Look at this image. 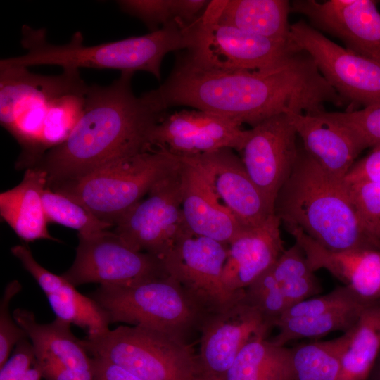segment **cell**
Returning <instances> with one entry per match:
<instances>
[{
  "label": "cell",
  "instance_id": "9a60e30c",
  "mask_svg": "<svg viewBox=\"0 0 380 380\" xmlns=\"http://www.w3.org/2000/svg\"><path fill=\"white\" fill-rule=\"evenodd\" d=\"M291 12L341 40L346 49L380 65V12L372 0H295Z\"/></svg>",
  "mask_w": 380,
  "mask_h": 380
},
{
  "label": "cell",
  "instance_id": "d590c367",
  "mask_svg": "<svg viewBox=\"0 0 380 380\" xmlns=\"http://www.w3.org/2000/svg\"><path fill=\"white\" fill-rule=\"evenodd\" d=\"M367 303H369L362 300L350 289L341 286L327 294L312 297L291 306L280 319L312 316Z\"/></svg>",
  "mask_w": 380,
  "mask_h": 380
},
{
  "label": "cell",
  "instance_id": "e0dca14e",
  "mask_svg": "<svg viewBox=\"0 0 380 380\" xmlns=\"http://www.w3.org/2000/svg\"><path fill=\"white\" fill-rule=\"evenodd\" d=\"M271 327L243 297L209 312L200 328L199 371L224 377L243 347L252 338L266 337Z\"/></svg>",
  "mask_w": 380,
  "mask_h": 380
},
{
  "label": "cell",
  "instance_id": "f6af8a7d",
  "mask_svg": "<svg viewBox=\"0 0 380 380\" xmlns=\"http://www.w3.org/2000/svg\"><path fill=\"white\" fill-rule=\"evenodd\" d=\"M366 380H380V352Z\"/></svg>",
  "mask_w": 380,
  "mask_h": 380
},
{
  "label": "cell",
  "instance_id": "e575fe53",
  "mask_svg": "<svg viewBox=\"0 0 380 380\" xmlns=\"http://www.w3.org/2000/svg\"><path fill=\"white\" fill-rule=\"evenodd\" d=\"M346 182L363 226L380 250V182Z\"/></svg>",
  "mask_w": 380,
  "mask_h": 380
},
{
  "label": "cell",
  "instance_id": "d6986e66",
  "mask_svg": "<svg viewBox=\"0 0 380 380\" xmlns=\"http://www.w3.org/2000/svg\"><path fill=\"white\" fill-rule=\"evenodd\" d=\"M286 229L303 251L313 272L327 270L365 302L380 299V250L332 251L297 227Z\"/></svg>",
  "mask_w": 380,
  "mask_h": 380
},
{
  "label": "cell",
  "instance_id": "7a4b0ae2",
  "mask_svg": "<svg viewBox=\"0 0 380 380\" xmlns=\"http://www.w3.org/2000/svg\"><path fill=\"white\" fill-rule=\"evenodd\" d=\"M133 72L108 86H89L83 115L68 139L46 152L37 167L49 187L80 178L114 160L153 148L151 138L166 114L151 91L133 93Z\"/></svg>",
  "mask_w": 380,
  "mask_h": 380
},
{
  "label": "cell",
  "instance_id": "30bf717a",
  "mask_svg": "<svg viewBox=\"0 0 380 380\" xmlns=\"http://www.w3.org/2000/svg\"><path fill=\"white\" fill-rule=\"evenodd\" d=\"M227 246L186 229L162 258L167 274L208 312L221 310L244 296V291L233 293L223 284Z\"/></svg>",
  "mask_w": 380,
  "mask_h": 380
},
{
  "label": "cell",
  "instance_id": "d4e9b609",
  "mask_svg": "<svg viewBox=\"0 0 380 380\" xmlns=\"http://www.w3.org/2000/svg\"><path fill=\"white\" fill-rule=\"evenodd\" d=\"M13 316L30 339L36 359L49 358L72 369L92 371V357L82 340L72 334L70 324L57 317L41 324L32 311L21 308L15 309Z\"/></svg>",
  "mask_w": 380,
  "mask_h": 380
},
{
  "label": "cell",
  "instance_id": "8d00e7d4",
  "mask_svg": "<svg viewBox=\"0 0 380 380\" xmlns=\"http://www.w3.org/2000/svg\"><path fill=\"white\" fill-rule=\"evenodd\" d=\"M327 114L349 128L367 148L380 146V103L360 110L327 111Z\"/></svg>",
  "mask_w": 380,
  "mask_h": 380
},
{
  "label": "cell",
  "instance_id": "277c9868",
  "mask_svg": "<svg viewBox=\"0 0 380 380\" xmlns=\"http://www.w3.org/2000/svg\"><path fill=\"white\" fill-rule=\"evenodd\" d=\"M44 29L28 25L22 27L21 44L26 53L3 58L1 65L30 67L40 65H58L63 69L91 68L115 69L121 72L146 71L158 80L163 58L171 51L189 49L192 46L191 27L171 21L158 30L145 35L84 46L81 32H75L63 45L46 40Z\"/></svg>",
  "mask_w": 380,
  "mask_h": 380
},
{
  "label": "cell",
  "instance_id": "1f68e13d",
  "mask_svg": "<svg viewBox=\"0 0 380 380\" xmlns=\"http://www.w3.org/2000/svg\"><path fill=\"white\" fill-rule=\"evenodd\" d=\"M42 200L49 223L76 229L80 235H90L113 227L112 224L99 219L77 198L67 193L46 186Z\"/></svg>",
  "mask_w": 380,
  "mask_h": 380
},
{
  "label": "cell",
  "instance_id": "7c38bea8",
  "mask_svg": "<svg viewBox=\"0 0 380 380\" xmlns=\"http://www.w3.org/2000/svg\"><path fill=\"white\" fill-rule=\"evenodd\" d=\"M181 204L182 163L121 217L113 231L132 249L162 259L188 229Z\"/></svg>",
  "mask_w": 380,
  "mask_h": 380
},
{
  "label": "cell",
  "instance_id": "836d02e7",
  "mask_svg": "<svg viewBox=\"0 0 380 380\" xmlns=\"http://www.w3.org/2000/svg\"><path fill=\"white\" fill-rule=\"evenodd\" d=\"M243 299L259 312L271 328L289 308L270 267L244 289Z\"/></svg>",
  "mask_w": 380,
  "mask_h": 380
},
{
  "label": "cell",
  "instance_id": "6da1fadb",
  "mask_svg": "<svg viewBox=\"0 0 380 380\" xmlns=\"http://www.w3.org/2000/svg\"><path fill=\"white\" fill-rule=\"evenodd\" d=\"M164 110L188 106L252 127L281 113H315L343 100L319 72L310 56L298 51L278 65L233 70L180 53L167 80L151 91Z\"/></svg>",
  "mask_w": 380,
  "mask_h": 380
},
{
  "label": "cell",
  "instance_id": "ab89813d",
  "mask_svg": "<svg viewBox=\"0 0 380 380\" xmlns=\"http://www.w3.org/2000/svg\"><path fill=\"white\" fill-rule=\"evenodd\" d=\"M34 350L27 338L15 346L12 356L0 367V380H41Z\"/></svg>",
  "mask_w": 380,
  "mask_h": 380
},
{
  "label": "cell",
  "instance_id": "5b68a950",
  "mask_svg": "<svg viewBox=\"0 0 380 380\" xmlns=\"http://www.w3.org/2000/svg\"><path fill=\"white\" fill-rule=\"evenodd\" d=\"M181 161L162 148L109 163L77 179L50 187L77 198L99 219L113 227Z\"/></svg>",
  "mask_w": 380,
  "mask_h": 380
},
{
  "label": "cell",
  "instance_id": "8fae6325",
  "mask_svg": "<svg viewBox=\"0 0 380 380\" xmlns=\"http://www.w3.org/2000/svg\"><path fill=\"white\" fill-rule=\"evenodd\" d=\"M192 46L186 50L210 65L255 70L274 67L300 51L291 40L281 42L221 23L203 12L191 25Z\"/></svg>",
  "mask_w": 380,
  "mask_h": 380
},
{
  "label": "cell",
  "instance_id": "bcb514c9",
  "mask_svg": "<svg viewBox=\"0 0 380 380\" xmlns=\"http://www.w3.org/2000/svg\"><path fill=\"white\" fill-rule=\"evenodd\" d=\"M194 380H224V379L198 371Z\"/></svg>",
  "mask_w": 380,
  "mask_h": 380
},
{
  "label": "cell",
  "instance_id": "5bb4252c",
  "mask_svg": "<svg viewBox=\"0 0 380 380\" xmlns=\"http://www.w3.org/2000/svg\"><path fill=\"white\" fill-rule=\"evenodd\" d=\"M177 156L200 172L219 201L244 228L258 226L274 213L233 149Z\"/></svg>",
  "mask_w": 380,
  "mask_h": 380
},
{
  "label": "cell",
  "instance_id": "9c48e42d",
  "mask_svg": "<svg viewBox=\"0 0 380 380\" xmlns=\"http://www.w3.org/2000/svg\"><path fill=\"white\" fill-rule=\"evenodd\" d=\"M290 39L310 56L350 110L380 103L379 63L334 43L303 20L290 25Z\"/></svg>",
  "mask_w": 380,
  "mask_h": 380
},
{
  "label": "cell",
  "instance_id": "ba28073f",
  "mask_svg": "<svg viewBox=\"0 0 380 380\" xmlns=\"http://www.w3.org/2000/svg\"><path fill=\"white\" fill-rule=\"evenodd\" d=\"M78 239L75 260L61 274L75 287L132 285L168 275L160 258L132 249L110 229Z\"/></svg>",
  "mask_w": 380,
  "mask_h": 380
},
{
  "label": "cell",
  "instance_id": "7bdbcfd3",
  "mask_svg": "<svg viewBox=\"0 0 380 380\" xmlns=\"http://www.w3.org/2000/svg\"><path fill=\"white\" fill-rule=\"evenodd\" d=\"M36 362L45 380H94L92 371L72 369L49 358L36 359Z\"/></svg>",
  "mask_w": 380,
  "mask_h": 380
},
{
  "label": "cell",
  "instance_id": "603a6c76",
  "mask_svg": "<svg viewBox=\"0 0 380 380\" xmlns=\"http://www.w3.org/2000/svg\"><path fill=\"white\" fill-rule=\"evenodd\" d=\"M46 186V172L32 167L27 168L19 184L0 194L1 218L26 242L39 239L59 242L47 228L42 200Z\"/></svg>",
  "mask_w": 380,
  "mask_h": 380
},
{
  "label": "cell",
  "instance_id": "d6a6232c",
  "mask_svg": "<svg viewBox=\"0 0 380 380\" xmlns=\"http://www.w3.org/2000/svg\"><path fill=\"white\" fill-rule=\"evenodd\" d=\"M87 89L61 95L50 102L41 137L42 156L65 142L71 134L83 115Z\"/></svg>",
  "mask_w": 380,
  "mask_h": 380
},
{
  "label": "cell",
  "instance_id": "2e32d148",
  "mask_svg": "<svg viewBox=\"0 0 380 380\" xmlns=\"http://www.w3.org/2000/svg\"><path fill=\"white\" fill-rule=\"evenodd\" d=\"M242 124L200 110L165 114L151 138L153 148L179 156H193L229 148L240 152L249 134Z\"/></svg>",
  "mask_w": 380,
  "mask_h": 380
},
{
  "label": "cell",
  "instance_id": "f35d334b",
  "mask_svg": "<svg viewBox=\"0 0 380 380\" xmlns=\"http://www.w3.org/2000/svg\"><path fill=\"white\" fill-rule=\"evenodd\" d=\"M118 4L124 12L142 20L153 32L175 20V0H122Z\"/></svg>",
  "mask_w": 380,
  "mask_h": 380
},
{
  "label": "cell",
  "instance_id": "b9f144b4",
  "mask_svg": "<svg viewBox=\"0 0 380 380\" xmlns=\"http://www.w3.org/2000/svg\"><path fill=\"white\" fill-rule=\"evenodd\" d=\"M344 180L380 182V146L372 148L367 156L355 161Z\"/></svg>",
  "mask_w": 380,
  "mask_h": 380
},
{
  "label": "cell",
  "instance_id": "f1b7e54d",
  "mask_svg": "<svg viewBox=\"0 0 380 380\" xmlns=\"http://www.w3.org/2000/svg\"><path fill=\"white\" fill-rule=\"evenodd\" d=\"M46 296L56 317L85 329L87 336L99 335L109 329L111 322L107 312L71 284Z\"/></svg>",
  "mask_w": 380,
  "mask_h": 380
},
{
  "label": "cell",
  "instance_id": "ac0fdd59",
  "mask_svg": "<svg viewBox=\"0 0 380 380\" xmlns=\"http://www.w3.org/2000/svg\"><path fill=\"white\" fill-rule=\"evenodd\" d=\"M286 114L309 156L329 175L343 180L357 157L366 149L360 139L326 110Z\"/></svg>",
  "mask_w": 380,
  "mask_h": 380
},
{
  "label": "cell",
  "instance_id": "4dcf8cb0",
  "mask_svg": "<svg viewBox=\"0 0 380 380\" xmlns=\"http://www.w3.org/2000/svg\"><path fill=\"white\" fill-rule=\"evenodd\" d=\"M342 348L341 336L291 348L295 380H338Z\"/></svg>",
  "mask_w": 380,
  "mask_h": 380
},
{
  "label": "cell",
  "instance_id": "7402d4cb",
  "mask_svg": "<svg viewBox=\"0 0 380 380\" xmlns=\"http://www.w3.org/2000/svg\"><path fill=\"white\" fill-rule=\"evenodd\" d=\"M182 163V211L189 230L228 245L244 227L219 201L200 172Z\"/></svg>",
  "mask_w": 380,
  "mask_h": 380
},
{
  "label": "cell",
  "instance_id": "4fadbf2b",
  "mask_svg": "<svg viewBox=\"0 0 380 380\" xmlns=\"http://www.w3.org/2000/svg\"><path fill=\"white\" fill-rule=\"evenodd\" d=\"M296 138L289 116L281 113L250 129L240 151L248 175L273 210L277 194L297 160Z\"/></svg>",
  "mask_w": 380,
  "mask_h": 380
},
{
  "label": "cell",
  "instance_id": "44dd1931",
  "mask_svg": "<svg viewBox=\"0 0 380 380\" xmlns=\"http://www.w3.org/2000/svg\"><path fill=\"white\" fill-rule=\"evenodd\" d=\"M79 70L63 69L58 75H42L26 67L0 65V123L7 129L25 109L39 102L88 89Z\"/></svg>",
  "mask_w": 380,
  "mask_h": 380
},
{
  "label": "cell",
  "instance_id": "ee69618b",
  "mask_svg": "<svg viewBox=\"0 0 380 380\" xmlns=\"http://www.w3.org/2000/svg\"><path fill=\"white\" fill-rule=\"evenodd\" d=\"M94 380H144L125 368L101 357H92Z\"/></svg>",
  "mask_w": 380,
  "mask_h": 380
},
{
  "label": "cell",
  "instance_id": "4316f807",
  "mask_svg": "<svg viewBox=\"0 0 380 380\" xmlns=\"http://www.w3.org/2000/svg\"><path fill=\"white\" fill-rule=\"evenodd\" d=\"M224 380H295L291 348L265 337L250 340L239 353Z\"/></svg>",
  "mask_w": 380,
  "mask_h": 380
},
{
  "label": "cell",
  "instance_id": "ffe728a7",
  "mask_svg": "<svg viewBox=\"0 0 380 380\" xmlns=\"http://www.w3.org/2000/svg\"><path fill=\"white\" fill-rule=\"evenodd\" d=\"M281 223L274 213L262 224L244 228L228 244L222 276L228 291H243L282 254Z\"/></svg>",
  "mask_w": 380,
  "mask_h": 380
},
{
  "label": "cell",
  "instance_id": "74e56055",
  "mask_svg": "<svg viewBox=\"0 0 380 380\" xmlns=\"http://www.w3.org/2000/svg\"><path fill=\"white\" fill-rule=\"evenodd\" d=\"M18 280L9 282L5 287L0 301V367L8 360L10 353L18 343L28 338L10 312V303L21 290Z\"/></svg>",
  "mask_w": 380,
  "mask_h": 380
},
{
  "label": "cell",
  "instance_id": "60d3db41",
  "mask_svg": "<svg viewBox=\"0 0 380 380\" xmlns=\"http://www.w3.org/2000/svg\"><path fill=\"white\" fill-rule=\"evenodd\" d=\"M11 251L12 254L20 261L23 267L35 279L46 295L61 290L68 283L62 275L55 274L39 264L30 250L26 246H14Z\"/></svg>",
  "mask_w": 380,
  "mask_h": 380
},
{
  "label": "cell",
  "instance_id": "52a82bcc",
  "mask_svg": "<svg viewBox=\"0 0 380 380\" xmlns=\"http://www.w3.org/2000/svg\"><path fill=\"white\" fill-rule=\"evenodd\" d=\"M93 357L115 363L144 380H194L197 355L188 342L141 325L120 326L82 340Z\"/></svg>",
  "mask_w": 380,
  "mask_h": 380
},
{
  "label": "cell",
  "instance_id": "f546056e",
  "mask_svg": "<svg viewBox=\"0 0 380 380\" xmlns=\"http://www.w3.org/2000/svg\"><path fill=\"white\" fill-rule=\"evenodd\" d=\"M270 270L289 308L322 291L319 281L310 268L303 251L296 243L284 250Z\"/></svg>",
  "mask_w": 380,
  "mask_h": 380
},
{
  "label": "cell",
  "instance_id": "cb8c5ba5",
  "mask_svg": "<svg viewBox=\"0 0 380 380\" xmlns=\"http://www.w3.org/2000/svg\"><path fill=\"white\" fill-rule=\"evenodd\" d=\"M203 12L244 32L277 42H291L289 1L214 0Z\"/></svg>",
  "mask_w": 380,
  "mask_h": 380
},
{
  "label": "cell",
  "instance_id": "484cf974",
  "mask_svg": "<svg viewBox=\"0 0 380 380\" xmlns=\"http://www.w3.org/2000/svg\"><path fill=\"white\" fill-rule=\"evenodd\" d=\"M341 337L338 380H366L380 352V299L366 305Z\"/></svg>",
  "mask_w": 380,
  "mask_h": 380
},
{
  "label": "cell",
  "instance_id": "83f0119b",
  "mask_svg": "<svg viewBox=\"0 0 380 380\" xmlns=\"http://www.w3.org/2000/svg\"><path fill=\"white\" fill-rule=\"evenodd\" d=\"M367 304L312 316L281 318L275 325L277 334L270 341L277 346H285L293 340L322 337L334 331L345 333L355 324Z\"/></svg>",
  "mask_w": 380,
  "mask_h": 380
},
{
  "label": "cell",
  "instance_id": "3957f363",
  "mask_svg": "<svg viewBox=\"0 0 380 380\" xmlns=\"http://www.w3.org/2000/svg\"><path fill=\"white\" fill-rule=\"evenodd\" d=\"M274 214L332 251L378 249L363 226L348 185L327 173L299 148L295 165L279 191Z\"/></svg>",
  "mask_w": 380,
  "mask_h": 380
},
{
  "label": "cell",
  "instance_id": "8992f818",
  "mask_svg": "<svg viewBox=\"0 0 380 380\" xmlns=\"http://www.w3.org/2000/svg\"><path fill=\"white\" fill-rule=\"evenodd\" d=\"M90 297L111 323L146 327L186 342L209 313L169 275L132 285H100Z\"/></svg>",
  "mask_w": 380,
  "mask_h": 380
}]
</instances>
